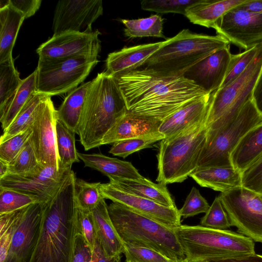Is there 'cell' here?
Here are the masks:
<instances>
[{
	"label": "cell",
	"instance_id": "cell-52",
	"mask_svg": "<svg viewBox=\"0 0 262 262\" xmlns=\"http://www.w3.org/2000/svg\"><path fill=\"white\" fill-rule=\"evenodd\" d=\"M236 7L245 11L262 14V0H246Z\"/></svg>",
	"mask_w": 262,
	"mask_h": 262
},
{
	"label": "cell",
	"instance_id": "cell-37",
	"mask_svg": "<svg viewBox=\"0 0 262 262\" xmlns=\"http://www.w3.org/2000/svg\"><path fill=\"white\" fill-rule=\"evenodd\" d=\"M100 182L90 183L76 178L75 181L77 207L84 210L92 211L105 199L100 190Z\"/></svg>",
	"mask_w": 262,
	"mask_h": 262
},
{
	"label": "cell",
	"instance_id": "cell-50",
	"mask_svg": "<svg viewBox=\"0 0 262 262\" xmlns=\"http://www.w3.org/2000/svg\"><path fill=\"white\" fill-rule=\"evenodd\" d=\"M41 0H10V4L28 18L33 16L41 6Z\"/></svg>",
	"mask_w": 262,
	"mask_h": 262
},
{
	"label": "cell",
	"instance_id": "cell-5",
	"mask_svg": "<svg viewBox=\"0 0 262 262\" xmlns=\"http://www.w3.org/2000/svg\"><path fill=\"white\" fill-rule=\"evenodd\" d=\"M113 225L123 244L155 250L174 261L185 256L173 229L113 202L108 205Z\"/></svg>",
	"mask_w": 262,
	"mask_h": 262
},
{
	"label": "cell",
	"instance_id": "cell-35",
	"mask_svg": "<svg viewBox=\"0 0 262 262\" xmlns=\"http://www.w3.org/2000/svg\"><path fill=\"white\" fill-rule=\"evenodd\" d=\"M23 79L14 64V59L0 63V114L5 110Z\"/></svg>",
	"mask_w": 262,
	"mask_h": 262
},
{
	"label": "cell",
	"instance_id": "cell-9",
	"mask_svg": "<svg viewBox=\"0 0 262 262\" xmlns=\"http://www.w3.org/2000/svg\"><path fill=\"white\" fill-rule=\"evenodd\" d=\"M261 122L262 114L252 98L230 123L215 132H207L197 169L213 166L233 167L230 160L232 151L242 138Z\"/></svg>",
	"mask_w": 262,
	"mask_h": 262
},
{
	"label": "cell",
	"instance_id": "cell-23",
	"mask_svg": "<svg viewBox=\"0 0 262 262\" xmlns=\"http://www.w3.org/2000/svg\"><path fill=\"white\" fill-rule=\"evenodd\" d=\"M78 156L85 166L100 171L109 179L140 180L143 177L130 162L102 154L78 152Z\"/></svg>",
	"mask_w": 262,
	"mask_h": 262
},
{
	"label": "cell",
	"instance_id": "cell-56",
	"mask_svg": "<svg viewBox=\"0 0 262 262\" xmlns=\"http://www.w3.org/2000/svg\"><path fill=\"white\" fill-rule=\"evenodd\" d=\"M168 262H185V261L184 259L183 261H174L170 260Z\"/></svg>",
	"mask_w": 262,
	"mask_h": 262
},
{
	"label": "cell",
	"instance_id": "cell-42",
	"mask_svg": "<svg viewBox=\"0 0 262 262\" xmlns=\"http://www.w3.org/2000/svg\"><path fill=\"white\" fill-rule=\"evenodd\" d=\"M261 43L239 54H232L227 74L221 87L231 83L245 70L256 55Z\"/></svg>",
	"mask_w": 262,
	"mask_h": 262
},
{
	"label": "cell",
	"instance_id": "cell-58",
	"mask_svg": "<svg viewBox=\"0 0 262 262\" xmlns=\"http://www.w3.org/2000/svg\"><path fill=\"white\" fill-rule=\"evenodd\" d=\"M205 262H209V261H205Z\"/></svg>",
	"mask_w": 262,
	"mask_h": 262
},
{
	"label": "cell",
	"instance_id": "cell-33",
	"mask_svg": "<svg viewBox=\"0 0 262 262\" xmlns=\"http://www.w3.org/2000/svg\"><path fill=\"white\" fill-rule=\"evenodd\" d=\"M75 134L58 119L56 123V137L59 168L71 169L79 162L75 146Z\"/></svg>",
	"mask_w": 262,
	"mask_h": 262
},
{
	"label": "cell",
	"instance_id": "cell-1",
	"mask_svg": "<svg viewBox=\"0 0 262 262\" xmlns=\"http://www.w3.org/2000/svg\"><path fill=\"white\" fill-rule=\"evenodd\" d=\"M114 77L127 113L161 121L187 103L209 94L183 76H164L137 69Z\"/></svg>",
	"mask_w": 262,
	"mask_h": 262
},
{
	"label": "cell",
	"instance_id": "cell-32",
	"mask_svg": "<svg viewBox=\"0 0 262 262\" xmlns=\"http://www.w3.org/2000/svg\"><path fill=\"white\" fill-rule=\"evenodd\" d=\"M48 96L35 92L22 108L10 125L3 131L2 143L31 126L43 102Z\"/></svg>",
	"mask_w": 262,
	"mask_h": 262
},
{
	"label": "cell",
	"instance_id": "cell-34",
	"mask_svg": "<svg viewBox=\"0 0 262 262\" xmlns=\"http://www.w3.org/2000/svg\"><path fill=\"white\" fill-rule=\"evenodd\" d=\"M125 36L129 38L155 37L166 39L163 33V19L157 14L136 19H122Z\"/></svg>",
	"mask_w": 262,
	"mask_h": 262
},
{
	"label": "cell",
	"instance_id": "cell-13",
	"mask_svg": "<svg viewBox=\"0 0 262 262\" xmlns=\"http://www.w3.org/2000/svg\"><path fill=\"white\" fill-rule=\"evenodd\" d=\"M212 28L216 34L245 50L262 43V14L235 7L223 16Z\"/></svg>",
	"mask_w": 262,
	"mask_h": 262
},
{
	"label": "cell",
	"instance_id": "cell-8",
	"mask_svg": "<svg viewBox=\"0 0 262 262\" xmlns=\"http://www.w3.org/2000/svg\"><path fill=\"white\" fill-rule=\"evenodd\" d=\"M262 68V43L256 55L245 70L229 84L211 95L208 110V133H214L230 123L245 103L252 98Z\"/></svg>",
	"mask_w": 262,
	"mask_h": 262
},
{
	"label": "cell",
	"instance_id": "cell-15",
	"mask_svg": "<svg viewBox=\"0 0 262 262\" xmlns=\"http://www.w3.org/2000/svg\"><path fill=\"white\" fill-rule=\"evenodd\" d=\"M100 32H68L53 36L36 50L39 59H51L74 57L97 58L101 50Z\"/></svg>",
	"mask_w": 262,
	"mask_h": 262
},
{
	"label": "cell",
	"instance_id": "cell-22",
	"mask_svg": "<svg viewBox=\"0 0 262 262\" xmlns=\"http://www.w3.org/2000/svg\"><path fill=\"white\" fill-rule=\"evenodd\" d=\"M162 121L126 113L104 135L101 145L159 133Z\"/></svg>",
	"mask_w": 262,
	"mask_h": 262
},
{
	"label": "cell",
	"instance_id": "cell-7",
	"mask_svg": "<svg viewBox=\"0 0 262 262\" xmlns=\"http://www.w3.org/2000/svg\"><path fill=\"white\" fill-rule=\"evenodd\" d=\"M207 118L160 141L156 181L165 185L182 183L198 168L206 141Z\"/></svg>",
	"mask_w": 262,
	"mask_h": 262
},
{
	"label": "cell",
	"instance_id": "cell-47",
	"mask_svg": "<svg viewBox=\"0 0 262 262\" xmlns=\"http://www.w3.org/2000/svg\"><path fill=\"white\" fill-rule=\"evenodd\" d=\"M209 207L207 201L202 196L199 190L193 187L179 212L180 216L185 219L206 213Z\"/></svg>",
	"mask_w": 262,
	"mask_h": 262
},
{
	"label": "cell",
	"instance_id": "cell-11",
	"mask_svg": "<svg viewBox=\"0 0 262 262\" xmlns=\"http://www.w3.org/2000/svg\"><path fill=\"white\" fill-rule=\"evenodd\" d=\"M231 226L239 233L262 243V201L260 194L243 186L218 196Z\"/></svg>",
	"mask_w": 262,
	"mask_h": 262
},
{
	"label": "cell",
	"instance_id": "cell-46",
	"mask_svg": "<svg viewBox=\"0 0 262 262\" xmlns=\"http://www.w3.org/2000/svg\"><path fill=\"white\" fill-rule=\"evenodd\" d=\"M125 262H168L171 260L160 253L144 247L124 244Z\"/></svg>",
	"mask_w": 262,
	"mask_h": 262
},
{
	"label": "cell",
	"instance_id": "cell-29",
	"mask_svg": "<svg viewBox=\"0 0 262 262\" xmlns=\"http://www.w3.org/2000/svg\"><path fill=\"white\" fill-rule=\"evenodd\" d=\"M25 15L10 4L0 9V63L13 59L12 50Z\"/></svg>",
	"mask_w": 262,
	"mask_h": 262
},
{
	"label": "cell",
	"instance_id": "cell-53",
	"mask_svg": "<svg viewBox=\"0 0 262 262\" xmlns=\"http://www.w3.org/2000/svg\"><path fill=\"white\" fill-rule=\"evenodd\" d=\"M213 262H262V255L254 253L246 256L224 259Z\"/></svg>",
	"mask_w": 262,
	"mask_h": 262
},
{
	"label": "cell",
	"instance_id": "cell-28",
	"mask_svg": "<svg viewBox=\"0 0 262 262\" xmlns=\"http://www.w3.org/2000/svg\"><path fill=\"white\" fill-rule=\"evenodd\" d=\"M110 182L127 192L148 199L169 207H177L166 185L143 177L140 180L110 179Z\"/></svg>",
	"mask_w": 262,
	"mask_h": 262
},
{
	"label": "cell",
	"instance_id": "cell-27",
	"mask_svg": "<svg viewBox=\"0 0 262 262\" xmlns=\"http://www.w3.org/2000/svg\"><path fill=\"white\" fill-rule=\"evenodd\" d=\"M262 158V122L249 130L230 155L234 168L243 172Z\"/></svg>",
	"mask_w": 262,
	"mask_h": 262
},
{
	"label": "cell",
	"instance_id": "cell-38",
	"mask_svg": "<svg viewBox=\"0 0 262 262\" xmlns=\"http://www.w3.org/2000/svg\"><path fill=\"white\" fill-rule=\"evenodd\" d=\"M164 138V135L159 132L123 140L114 143L109 152L114 156L125 158L135 152L150 147L152 144Z\"/></svg>",
	"mask_w": 262,
	"mask_h": 262
},
{
	"label": "cell",
	"instance_id": "cell-21",
	"mask_svg": "<svg viewBox=\"0 0 262 262\" xmlns=\"http://www.w3.org/2000/svg\"><path fill=\"white\" fill-rule=\"evenodd\" d=\"M211 95L207 94L187 103L164 119L159 132L168 138L206 119Z\"/></svg>",
	"mask_w": 262,
	"mask_h": 262
},
{
	"label": "cell",
	"instance_id": "cell-30",
	"mask_svg": "<svg viewBox=\"0 0 262 262\" xmlns=\"http://www.w3.org/2000/svg\"><path fill=\"white\" fill-rule=\"evenodd\" d=\"M92 81L74 89L57 110L58 119L74 134H77L88 90Z\"/></svg>",
	"mask_w": 262,
	"mask_h": 262
},
{
	"label": "cell",
	"instance_id": "cell-2",
	"mask_svg": "<svg viewBox=\"0 0 262 262\" xmlns=\"http://www.w3.org/2000/svg\"><path fill=\"white\" fill-rule=\"evenodd\" d=\"M76 179L72 170L56 195L45 204L39 234L29 262H71Z\"/></svg>",
	"mask_w": 262,
	"mask_h": 262
},
{
	"label": "cell",
	"instance_id": "cell-40",
	"mask_svg": "<svg viewBox=\"0 0 262 262\" xmlns=\"http://www.w3.org/2000/svg\"><path fill=\"white\" fill-rule=\"evenodd\" d=\"M73 233L82 236L92 252L96 241L94 222L92 211H88L76 207L72 221Z\"/></svg>",
	"mask_w": 262,
	"mask_h": 262
},
{
	"label": "cell",
	"instance_id": "cell-44",
	"mask_svg": "<svg viewBox=\"0 0 262 262\" xmlns=\"http://www.w3.org/2000/svg\"><path fill=\"white\" fill-rule=\"evenodd\" d=\"M200 223L202 226L219 230H226L231 226L219 196L215 197Z\"/></svg>",
	"mask_w": 262,
	"mask_h": 262
},
{
	"label": "cell",
	"instance_id": "cell-18",
	"mask_svg": "<svg viewBox=\"0 0 262 262\" xmlns=\"http://www.w3.org/2000/svg\"><path fill=\"white\" fill-rule=\"evenodd\" d=\"M45 204L37 202L25 208L3 262L30 261L39 234Z\"/></svg>",
	"mask_w": 262,
	"mask_h": 262
},
{
	"label": "cell",
	"instance_id": "cell-49",
	"mask_svg": "<svg viewBox=\"0 0 262 262\" xmlns=\"http://www.w3.org/2000/svg\"><path fill=\"white\" fill-rule=\"evenodd\" d=\"M71 262H95L93 252L82 236L73 232Z\"/></svg>",
	"mask_w": 262,
	"mask_h": 262
},
{
	"label": "cell",
	"instance_id": "cell-26",
	"mask_svg": "<svg viewBox=\"0 0 262 262\" xmlns=\"http://www.w3.org/2000/svg\"><path fill=\"white\" fill-rule=\"evenodd\" d=\"M246 0H199L189 6L185 16L194 24L213 28L227 12Z\"/></svg>",
	"mask_w": 262,
	"mask_h": 262
},
{
	"label": "cell",
	"instance_id": "cell-24",
	"mask_svg": "<svg viewBox=\"0 0 262 262\" xmlns=\"http://www.w3.org/2000/svg\"><path fill=\"white\" fill-rule=\"evenodd\" d=\"M190 177L201 187L221 192L242 186V172L233 167L213 166L199 168Z\"/></svg>",
	"mask_w": 262,
	"mask_h": 262
},
{
	"label": "cell",
	"instance_id": "cell-12",
	"mask_svg": "<svg viewBox=\"0 0 262 262\" xmlns=\"http://www.w3.org/2000/svg\"><path fill=\"white\" fill-rule=\"evenodd\" d=\"M71 171V169L45 166L29 175L7 174L0 179V187L17 191L46 203L56 195Z\"/></svg>",
	"mask_w": 262,
	"mask_h": 262
},
{
	"label": "cell",
	"instance_id": "cell-45",
	"mask_svg": "<svg viewBox=\"0 0 262 262\" xmlns=\"http://www.w3.org/2000/svg\"><path fill=\"white\" fill-rule=\"evenodd\" d=\"M32 134L31 126L7 140L0 143V160L8 164L18 154Z\"/></svg>",
	"mask_w": 262,
	"mask_h": 262
},
{
	"label": "cell",
	"instance_id": "cell-36",
	"mask_svg": "<svg viewBox=\"0 0 262 262\" xmlns=\"http://www.w3.org/2000/svg\"><path fill=\"white\" fill-rule=\"evenodd\" d=\"M42 167L44 166L39 162L30 138L18 154L8 164L7 174L29 175L38 171Z\"/></svg>",
	"mask_w": 262,
	"mask_h": 262
},
{
	"label": "cell",
	"instance_id": "cell-57",
	"mask_svg": "<svg viewBox=\"0 0 262 262\" xmlns=\"http://www.w3.org/2000/svg\"><path fill=\"white\" fill-rule=\"evenodd\" d=\"M260 196L261 200L262 201V194H260Z\"/></svg>",
	"mask_w": 262,
	"mask_h": 262
},
{
	"label": "cell",
	"instance_id": "cell-20",
	"mask_svg": "<svg viewBox=\"0 0 262 262\" xmlns=\"http://www.w3.org/2000/svg\"><path fill=\"white\" fill-rule=\"evenodd\" d=\"M163 42L124 47L110 53L106 59L105 72L117 77L138 69L160 48Z\"/></svg>",
	"mask_w": 262,
	"mask_h": 262
},
{
	"label": "cell",
	"instance_id": "cell-6",
	"mask_svg": "<svg viewBox=\"0 0 262 262\" xmlns=\"http://www.w3.org/2000/svg\"><path fill=\"white\" fill-rule=\"evenodd\" d=\"M173 230L185 262H213L255 253L252 239L230 230L182 225Z\"/></svg>",
	"mask_w": 262,
	"mask_h": 262
},
{
	"label": "cell",
	"instance_id": "cell-39",
	"mask_svg": "<svg viewBox=\"0 0 262 262\" xmlns=\"http://www.w3.org/2000/svg\"><path fill=\"white\" fill-rule=\"evenodd\" d=\"M24 209L0 215V262H3L7 257L12 237Z\"/></svg>",
	"mask_w": 262,
	"mask_h": 262
},
{
	"label": "cell",
	"instance_id": "cell-25",
	"mask_svg": "<svg viewBox=\"0 0 262 262\" xmlns=\"http://www.w3.org/2000/svg\"><path fill=\"white\" fill-rule=\"evenodd\" d=\"M105 199L92 211L94 222L96 239L105 255L109 257L121 255L124 244L116 232L111 221Z\"/></svg>",
	"mask_w": 262,
	"mask_h": 262
},
{
	"label": "cell",
	"instance_id": "cell-10",
	"mask_svg": "<svg viewBox=\"0 0 262 262\" xmlns=\"http://www.w3.org/2000/svg\"><path fill=\"white\" fill-rule=\"evenodd\" d=\"M97 58L85 56L39 59L36 92L48 96L71 92L82 83L98 63Z\"/></svg>",
	"mask_w": 262,
	"mask_h": 262
},
{
	"label": "cell",
	"instance_id": "cell-54",
	"mask_svg": "<svg viewBox=\"0 0 262 262\" xmlns=\"http://www.w3.org/2000/svg\"><path fill=\"white\" fill-rule=\"evenodd\" d=\"M8 164L0 160V179L8 174Z\"/></svg>",
	"mask_w": 262,
	"mask_h": 262
},
{
	"label": "cell",
	"instance_id": "cell-4",
	"mask_svg": "<svg viewBox=\"0 0 262 262\" xmlns=\"http://www.w3.org/2000/svg\"><path fill=\"white\" fill-rule=\"evenodd\" d=\"M230 45L223 36L183 29L164 41L160 48L138 69L164 76H181L191 67Z\"/></svg>",
	"mask_w": 262,
	"mask_h": 262
},
{
	"label": "cell",
	"instance_id": "cell-43",
	"mask_svg": "<svg viewBox=\"0 0 262 262\" xmlns=\"http://www.w3.org/2000/svg\"><path fill=\"white\" fill-rule=\"evenodd\" d=\"M199 0H143L142 9L158 13H174L185 16L187 9Z\"/></svg>",
	"mask_w": 262,
	"mask_h": 262
},
{
	"label": "cell",
	"instance_id": "cell-16",
	"mask_svg": "<svg viewBox=\"0 0 262 262\" xmlns=\"http://www.w3.org/2000/svg\"><path fill=\"white\" fill-rule=\"evenodd\" d=\"M100 190L105 199L121 204L165 226L174 229L181 225L177 207H169L151 200L125 191L111 182L100 184Z\"/></svg>",
	"mask_w": 262,
	"mask_h": 262
},
{
	"label": "cell",
	"instance_id": "cell-48",
	"mask_svg": "<svg viewBox=\"0 0 262 262\" xmlns=\"http://www.w3.org/2000/svg\"><path fill=\"white\" fill-rule=\"evenodd\" d=\"M242 186L262 194V158L242 172Z\"/></svg>",
	"mask_w": 262,
	"mask_h": 262
},
{
	"label": "cell",
	"instance_id": "cell-41",
	"mask_svg": "<svg viewBox=\"0 0 262 262\" xmlns=\"http://www.w3.org/2000/svg\"><path fill=\"white\" fill-rule=\"evenodd\" d=\"M37 202L31 196L0 187V215L20 210Z\"/></svg>",
	"mask_w": 262,
	"mask_h": 262
},
{
	"label": "cell",
	"instance_id": "cell-3",
	"mask_svg": "<svg viewBox=\"0 0 262 262\" xmlns=\"http://www.w3.org/2000/svg\"><path fill=\"white\" fill-rule=\"evenodd\" d=\"M127 113L116 79L105 71L92 80L77 134L85 151L101 146L106 133Z\"/></svg>",
	"mask_w": 262,
	"mask_h": 262
},
{
	"label": "cell",
	"instance_id": "cell-31",
	"mask_svg": "<svg viewBox=\"0 0 262 262\" xmlns=\"http://www.w3.org/2000/svg\"><path fill=\"white\" fill-rule=\"evenodd\" d=\"M36 92V72L23 79L19 87L11 99L4 112L0 114L3 131L12 122L33 94Z\"/></svg>",
	"mask_w": 262,
	"mask_h": 262
},
{
	"label": "cell",
	"instance_id": "cell-14",
	"mask_svg": "<svg viewBox=\"0 0 262 262\" xmlns=\"http://www.w3.org/2000/svg\"><path fill=\"white\" fill-rule=\"evenodd\" d=\"M103 10L101 0L59 1L54 13L53 35L68 32L90 33Z\"/></svg>",
	"mask_w": 262,
	"mask_h": 262
},
{
	"label": "cell",
	"instance_id": "cell-19",
	"mask_svg": "<svg viewBox=\"0 0 262 262\" xmlns=\"http://www.w3.org/2000/svg\"><path fill=\"white\" fill-rule=\"evenodd\" d=\"M232 56L230 45L221 48L189 68L183 76L211 94L224 81Z\"/></svg>",
	"mask_w": 262,
	"mask_h": 262
},
{
	"label": "cell",
	"instance_id": "cell-51",
	"mask_svg": "<svg viewBox=\"0 0 262 262\" xmlns=\"http://www.w3.org/2000/svg\"><path fill=\"white\" fill-rule=\"evenodd\" d=\"M252 99L256 107L262 114V68L253 90Z\"/></svg>",
	"mask_w": 262,
	"mask_h": 262
},
{
	"label": "cell",
	"instance_id": "cell-17",
	"mask_svg": "<svg viewBox=\"0 0 262 262\" xmlns=\"http://www.w3.org/2000/svg\"><path fill=\"white\" fill-rule=\"evenodd\" d=\"M51 98L48 96L43 102L31 125L32 134L30 139L41 165L59 169L56 137L58 118L57 110Z\"/></svg>",
	"mask_w": 262,
	"mask_h": 262
},
{
	"label": "cell",
	"instance_id": "cell-55",
	"mask_svg": "<svg viewBox=\"0 0 262 262\" xmlns=\"http://www.w3.org/2000/svg\"><path fill=\"white\" fill-rule=\"evenodd\" d=\"M10 5V0H1L0 9L7 7Z\"/></svg>",
	"mask_w": 262,
	"mask_h": 262
}]
</instances>
